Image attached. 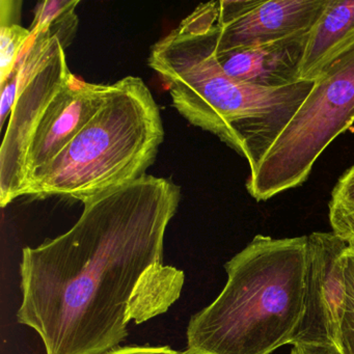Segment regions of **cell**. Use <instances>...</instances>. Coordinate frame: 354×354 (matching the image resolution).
Here are the masks:
<instances>
[{"mask_svg":"<svg viewBox=\"0 0 354 354\" xmlns=\"http://www.w3.org/2000/svg\"><path fill=\"white\" fill-rule=\"evenodd\" d=\"M290 354H294V353H293V352H291V353H290Z\"/></svg>","mask_w":354,"mask_h":354,"instance_id":"obj_17","label":"cell"},{"mask_svg":"<svg viewBox=\"0 0 354 354\" xmlns=\"http://www.w3.org/2000/svg\"><path fill=\"white\" fill-rule=\"evenodd\" d=\"M354 123V42L315 80L314 88L246 181L262 202L308 180L323 151Z\"/></svg>","mask_w":354,"mask_h":354,"instance_id":"obj_5","label":"cell"},{"mask_svg":"<svg viewBox=\"0 0 354 354\" xmlns=\"http://www.w3.org/2000/svg\"><path fill=\"white\" fill-rule=\"evenodd\" d=\"M310 32L250 48L217 53L223 71L259 88H277L300 82L299 72Z\"/></svg>","mask_w":354,"mask_h":354,"instance_id":"obj_10","label":"cell"},{"mask_svg":"<svg viewBox=\"0 0 354 354\" xmlns=\"http://www.w3.org/2000/svg\"><path fill=\"white\" fill-rule=\"evenodd\" d=\"M102 354H181L169 346H126L115 347Z\"/></svg>","mask_w":354,"mask_h":354,"instance_id":"obj_15","label":"cell"},{"mask_svg":"<svg viewBox=\"0 0 354 354\" xmlns=\"http://www.w3.org/2000/svg\"><path fill=\"white\" fill-rule=\"evenodd\" d=\"M218 35L216 24L190 14L153 45L148 63L180 115L241 155L252 174L315 82L266 88L234 80L217 61Z\"/></svg>","mask_w":354,"mask_h":354,"instance_id":"obj_2","label":"cell"},{"mask_svg":"<svg viewBox=\"0 0 354 354\" xmlns=\"http://www.w3.org/2000/svg\"><path fill=\"white\" fill-rule=\"evenodd\" d=\"M329 0H254L239 17L218 26L217 53L250 48L310 32Z\"/></svg>","mask_w":354,"mask_h":354,"instance_id":"obj_9","label":"cell"},{"mask_svg":"<svg viewBox=\"0 0 354 354\" xmlns=\"http://www.w3.org/2000/svg\"><path fill=\"white\" fill-rule=\"evenodd\" d=\"M354 42V0H329L310 30L299 80L315 82L327 65Z\"/></svg>","mask_w":354,"mask_h":354,"instance_id":"obj_11","label":"cell"},{"mask_svg":"<svg viewBox=\"0 0 354 354\" xmlns=\"http://www.w3.org/2000/svg\"><path fill=\"white\" fill-rule=\"evenodd\" d=\"M71 74L66 48L59 42L50 57L18 93L0 148V204L3 208L24 196V161L30 138Z\"/></svg>","mask_w":354,"mask_h":354,"instance_id":"obj_7","label":"cell"},{"mask_svg":"<svg viewBox=\"0 0 354 354\" xmlns=\"http://www.w3.org/2000/svg\"><path fill=\"white\" fill-rule=\"evenodd\" d=\"M308 236L257 235L225 265L216 299L190 319L181 354H271L296 346L308 314Z\"/></svg>","mask_w":354,"mask_h":354,"instance_id":"obj_3","label":"cell"},{"mask_svg":"<svg viewBox=\"0 0 354 354\" xmlns=\"http://www.w3.org/2000/svg\"><path fill=\"white\" fill-rule=\"evenodd\" d=\"M109 86L70 75L30 138L24 161V196L32 178L57 158L94 117L104 103Z\"/></svg>","mask_w":354,"mask_h":354,"instance_id":"obj_8","label":"cell"},{"mask_svg":"<svg viewBox=\"0 0 354 354\" xmlns=\"http://www.w3.org/2000/svg\"><path fill=\"white\" fill-rule=\"evenodd\" d=\"M165 140L160 109L144 80L111 84L104 103L65 150L39 171L26 196L86 203L146 176Z\"/></svg>","mask_w":354,"mask_h":354,"instance_id":"obj_4","label":"cell"},{"mask_svg":"<svg viewBox=\"0 0 354 354\" xmlns=\"http://www.w3.org/2000/svg\"><path fill=\"white\" fill-rule=\"evenodd\" d=\"M308 314L294 347L328 348L354 354V244L331 232L308 235Z\"/></svg>","mask_w":354,"mask_h":354,"instance_id":"obj_6","label":"cell"},{"mask_svg":"<svg viewBox=\"0 0 354 354\" xmlns=\"http://www.w3.org/2000/svg\"><path fill=\"white\" fill-rule=\"evenodd\" d=\"M30 37V30L17 22H0V86L11 76Z\"/></svg>","mask_w":354,"mask_h":354,"instance_id":"obj_13","label":"cell"},{"mask_svg":"<svg viewBox=\"0 0 354 354\" xmlns=\"http://www.w3.org/2000/svg\"><path fill=\"white\" fill-rule=\"evenodd\" d=\"M78 5V0H48L39 3L35 10L34 21L28 30L30 32H41L68 12L75 10Z\"/></svg>","mask_w":354,"mask_h":354,"instance_id":"obj_14","label":"cell"},{"mask_svg":"<svg viewBox=\"0 0 354 354\" xmlns=\"http://www.w3.org/2000/svg\"><path fill=\"white\" fill-rule=\"evenodd\" d=\"M181 189L146 175L84 203L77 223L38 248H24L18 322L35 329L46 354H102L128 324L165 314L185 275L163 264L165 232Z\"/></svg>","mask_w":354,"mask_h":354,"instance_id":"obj_1","label":"cell"},{"mask_svg":"<svg viewBox=\"0 0 354 354\" xmlns=\"http://www.w3.org/2000/svg\"><path fill=\"white\" fill-rule=\"evenodd\" d=\"M328 208L333 233L347 243L354 244V165L337 180Z\"/></svg>","mask_w":354,"mask_h":354,"instance_id":"obj_12","label":"cell"},{"mask_svg":"<svg viewBox=\"0 0 354 354\" xmlns=\"http://www.w3.org/2000/svg\"><path fill=\"white\" fill-rule=\"evenodd\" d=\"M291 352L294 354H335L328 348L317 347H293Z\"/></svg>","mask_w":354,"mask_h":354,"instance_id":"obj_16","label":"cell"}]
</instances>
